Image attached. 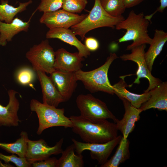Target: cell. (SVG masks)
I'll use <instances>...</instances> for the list:
<instances>
[{"label":"cell","mask_w":167,"mask_h":167,"mask_svg":"<svg viewBox=\"0 0 167 167\" xmlns=\"http://www.w3.org/2000/svg\"><path fill=\"white\" fill-rule=\"evenodd\" d=\"M64 0H41L37 9L43 13L53 12L62 7Z\"/></svg>","instance_id":"obj_28"},{"label":"cell","mask_w":167,"mask_h":167,"mask_svg":"<svg viewBox=\"0 0 167 167\" xmlns=\"http://www.w3.org/2000/svg\"><path fill=\"white\" fill-rule=\"evenodd\" d=\"M144 58L148 67L151 72L155 59L160 54L167 40V33L162 30L156 29L154 37Z\"/></svg>","instance_id":"obj_21"},{"label":"cell","mask_w":167,"mask_h":167,"mask_svg":"<svg viewBox=\"0 0 167 167\" xmlns=\"http://www.w3.org/2000/svg\"><path fill=\"white\" fill-rule=\"evenodd\" d=\"M76 102L80 115L84 117L93 120L111 119L115 123L118 119L104 102L91 94L79 95Z\"/></svg>","instance_id":"obj_6"},{"label":"cell","mask_w":167,"mask_h":167,"mask_svg":"<svg viewBox=\"0 0 167 167\" xmlns=\"http://www.w3.org/2000/svg\"><path fill=\"white\" fill-rule=\"evenodd\" d=\"M130 142L127 138L122 136L118 143L116 151L113 155L101 167H118L129 159Z\"/></svg>","instance_id":"obj_22"},{"label":"cell","mask_w":167,"mask_h":167,"mask_svg":"<svg viewBox=\"0 0 167 167\" xmlns=\"http://www.w3.org/2000/svg\"><path fill=\"white\" fill-rule=\"evenodd\" d=\"M88 15H79L63 9H59L54 11L43 13L39 21L41 24H45L49 29H68L81 22Z\"/></svg>","instance_id":"obj_11"},{"label":"cell","mask_w":167,"mask_h":167,"mask_svg":"<svg viewBox=\"0 0 167 167\" xmlns=\"http://www.w3.org/2000/svg\"><path fill=\"white\" fill-rule=\"evenodd\" d=\"M149 22L145 18L143 12L136 14L134 11H131L127 18L115 27L117 30H126L125 34L118 41L119 43L133 41L132 43L127 47L126 50H127L143 44H150L152 39L148 33Z\"/></svg>","instance_id":"obj_2"},{"label":"cell","mask_w":167,"mask_h":167,"mask_svg":"<svg viewBox=\"0 0 167 167\" xmlns=\"http://www.w3.org/2000/svg\"><path fill=\"white\" fill-rule=\"evenodd\" d=\"M160 5L156 9V10L151 14L145 16V18L148 19L150 22L153 16L157 12H163L167 6V0H160Z\"/></svg>","instance_id":"obj_33"},{"label":"cell","mask_w":167,"mask_h":167,"mask_svg":"<svg viewBox=\"0 0 167 167\" xmlns=\"http://www.w3.org/2000/svg\"><path fill=\"white\" fill-rule=\"evenodd\" d=\"M58 159L55 157H50L31 164L33 167H57Z\"/></svg>","instance_id":"obj_31"},{"label":"cell","mask_w":167,"mask_h":167,"mask_svg":"<svg viewBox=\"0 0 167 167\" xmlns=\"http://www.w3.org/2000/svg\"><path fill=\"white\" fill-rule=\"evenodd\" d=\"M83 57L78 52L71 53L61 48L55 52L54 67L55 70L67 72H75L83 66Z\"/></svg>","instance_id":"obj_13"},{"label":"cell","mask_w":167,"mask_h":167,"mask_svg":"<svg viewBox=\"0 0 167 167\" xmlns=\"http://www.w3.org/2000/svg\"><path fill=\"white\" fill-rule=\"evenodd\" d=\"M122 137L119 135L112 140L103 143H90L82 142L72 139L77 154L80 155L85 150L90 152L92 159L96 160L98 164L102 165L108 160L113 151L118 144Z\"/></svg>","instance_id":"obj_8"},{"label":"cell","mask_w":167,"mask_h":167,"mask_svg":"<svg viewBox=\"0 0 167 167\" xmlns=\"http://www.w3.org/2000/svg\"><path fill=\"white\" fill-rule=\"evenodd\" d=\"M35 12L27 22H24L17 17L14 18L9 24L0 21V45L5 46L7 42L11 41L13 37L19 32H27L31 19Z\"/></svg>","instance_id":"obj_18"},{"label":"cell","mask_w":167,"mask_h":167,"mask_svg":"<svg viewBox=\"0 0 167 167\" xmlns=\"http://www.w3.org/2000/svg\"><path fill=\"white\" fill-rule=\"evenodd\" d=\"M122 15L113 17L103 9L100 0H95L94 6L88 15L79 23L71 27V30L83 41L87 32L93 29L102 27L115 28L119 23L125 19Z\"/></svg>","instance_id":"obj_3"},{"label":"cell","mask_w":167,"mask_h":167,"mask_svg":"<svg viewBox=\"0 0 167 167\" xmlns=\"http://www.w3.org/2000/svg\"><path fill=\"white\" fill-rule=\"evenodd\" d=\"M144 0H123L126 8H130L136 6Z\"/></svg>","instance_id":"obj_34"},{"label":"cell","mask_w":167,"mask_h":167,"mask_svg":"<svg viewBox=\"0 0 167 167\" xmlns=\"http://www.w3.org/2000/svg\"><path fill=\"white\" fill-rule=\"evenodd\" d=\"M149 99L139 108L142 111L151 108L167 111V82H161L148 91Z\"/></svg>","instance_id":"obj_19"},{"label":"cell","mask_w":167,"mask_h":167,"mask_svg":"<svg viewBox=\"0 0 167 167\" xmlns=\"http://www.w3.org/2000/svg\"><path fill=\"white\" fill-rule=\"evenodd\" d=\"M36 71L42 91L43 103L57 107L60 103L65 101L63 97L45 72Z\"/></svg>","instance_id":"obj_16"},{"label":"cell","mask_w":167,"mask_h":167,"mask_svg":"<svg viewBox=\"0 0 167 167\" xmlns=\"http://www.w3.org/2000/svg\"><path fill=\"white\" fill-rule=\"evenodd\" d=\"M17 93L15 90H10L8 91V104L6 106L0 104V126H17L21 122L18 115L19 103L16 97Z\"/></svg>","instance_id":"obj_15"},{"label":"cell","mask_w":167,"mask_h":167,"mask_svg":"<svg viewBox=\"0 0 167 167\" xmlns=\"http://www.w3.org/2000/svg\"><path fill=\"white\" fill-rule=\"evenodd\" d=\"M146 44H143L132 49L131 53L123 54L120 56V58L124 61L130 60L136 62L138 66L136 72L137 77L134 83L139 84L140 79L145 78L149 81V86L144 92H148L151 89L157 86L162 82L159 79L155 78L151 74L149 70L144 58L145 49Z\"/></svg>","instance_id":"obj_9"},{"label":"cell","mask_w":167,"mask_h":167,"mask_svg":"<svg viewBox=\"0 0 167 167\" xmlns=\"http://www.w3.org/2000/svg\"><path fill=\"white\" fill-rule=\"evenodd\" d=\"M122 101L125 109V113L122 119H118L115 122L118 130L122 134V136L127 138L130 133L134 130L135 123L140 118V113L142 112L139 108H137L125 99L120 98Z\"/></svg>","instance_id":"obj_14"},{"label":"cell","mask_w":167,"mask_h":167,"mask_svg":"<svg viewBox=\"0 0 167 167\" xmlns=\"http://www.w3.org/2000/svg\"><path fill=\"white\" fill-rule=\"evenodd\" d=\"M69 118L72 122L73 132L79 135L84 142L103 143L118 136L115 123L107 119L93 120L80 115H72Z\"/></svg>","instance_id":"obj_1"},{"label":"cell","mask_w":167,"mask_h":167,"mask_svg":"<svg viewBox=\"0 0 167 167\" xmlns=\"http://www.w3.org/2000/svg\"><path fill=\"white\" fill-rule=\"evenodd\" d=\"M85 38L84 45L90 51H96L99 48V44L96 39L92 37Z\"/></svg>","instance_id":"obj_32"},{"label":"cell","mask_w":167,"mask_h":167,"mask_svg":"<svg viewBox=\"0 0 167 167\" xmlns=\"http://www.w3.org/2000/svg\"><path fill=\"white\" fill-rule=\"evenodd\" d=\"M87 0H64L62 8L68 12L81 13L85 8Z\"/></svg>","instance_id":"obj_27"},{"label":"cell","mask_w":167,"mask_h":167,"mask_svg":"<svg viewBox=\"0 0 167 167\" xmlns=\"http://www.w3.org/2000/svg\"><path fill=\"white\" fill-rule=\"evenodd\" d=\"M126 76V75L120 76L119 81L112 85L114 93L119 99H125L134 107L139 108L149 99L150 97V93L149 92H144L142 94H138L130 92L126 89V87H129V85L125 81Z\"/></svg>","instance_id":"obj_20"},{"label":"cell","mask_w":167,"mask_h":167,"mask_svg":"<svg viewBox=\"0 0 167 167\" xmlns=\"http://www.w3.org/2000/svg\"><path fill=\"white\" fill-rule=\"evenodd\" d=\"M0 159L4 161L6 163L12 162L17 167H32L31 165L25 157H18L14 154H12L11 155L7 156L0 153Z\"/></svg>","instance_id":"obj_30"},{"label":"cell","mask_w":167,"mask_h":167,"mask_svg":"<svg viewBox=\"0 0 167 167\" xmlns=\"http://www.w3.org/2000/svg\"><path fill=\"white\" fill-rule=\"evenodd\" d=\"M30 108L32 111L36 113L38 118L39 124L36 133L38 135L45 129L52 127H72V122L69 118L65 115L64 108H57L35 99L31 101Z\"/></svg>","instance_id":"obj_5"},{"label":"cell","mask_w":167,"mask_h":167,"mask_svg":"<svg viewBox=\"0 0 167 167\" xmlns=\"http://www.w3.org/2000/svg\"><path fill=\"white\" fill-rule=\"evenodd\" d=\"M49 77L64 101L69 100L77 86L75 72L55 70L50 74Z\"/></svg>","instance_id":"obj_12"},{"label":"cell","mask_w":167,"mask_h":167,"mask_svg":"<svg viewBox=\"0 0 167 167\" xmlns=\"http://www.w3.org/2000/svg\"><path fill=\"white\" fill-rule=\"evenodd\" d=\"M100 2L105 11L113 17L122 15L126 8L123 0H100Z\"/></svg>","instance_id":"obj_26"},{"label":"cell","mask_w":167,"mask_h":167,"mask_svg":"<svg viewBox=\"0 0 167 167\" xmlns=\"http://www.w3.org/2000/svg\"><path fill=\"white\" fill-rule=\"evenodd\" d=\"M64 139L62 138L53 146L48 145L44 140H37L29 139L27 141V147L25 158L31 165L32 163L45 160L52 155L62 153V146Z\"/></svg>","instance_id":"obj_10"},{"label":"cell","mask_w":167,"mask_h":167,"mask_svg":"<svg viewBox=\"0 0 167 167\" xmlns=\"http://www.w3.org/2000/svg\"><path fill=\"white\" fill-rule=\"evenodd\" d=\"M20 137L14 142L10 143L0 142V148L7 152L16 154L19 156L25 157L28 138L27 132L22 131L20 134Z\"/></svg>","instance_id":"obj_25"},{"label":"cell","mask_w":167,"mask_h":167,"mask_svg":"<svg viewBox=\"0 0 167 167\" xmlns=\"http://www.w3.org/2000/svg\"><path fill=\"white\" fill-rule=\"evenodd\" d=\"M32 2V0L24 2H20L17 7L8 4L7 0H2L0 4V21L11 23L18 13L26 10L27 7Z\"/></svg>","instance_id":"obj_24"},{"label":"cell","mask_w":167,"mask_h":167,"mask_svg":"<svg viewBox=\"0 0 167 167\" xmlns=\"http://www.w3.org/2000/svg\"><path fill=\"white\" fill-rule=\"evenodd\" d=\"M75 35L71 29L62 28L49 29L47 32V39L57 38L71 45L75 46L79 55L86 58L90 54V51L85 45L79 40Z\"/></svg>","instance_id":"obj_17"},{"label":"cell","mask_w":167,"mask_h":167,"mask_svg":"<svg viewBox=\"0 0 167 167\" xmlns=\"http://www.w3.org/2000/svg\"><path fill=\"white\" fill-rule=\"evenodd\" d=\"M26 57L36 71H41L50 74L55 70L54 67L55 52L47 40L34 45L27 52Z\"/></svg>","instance_id":"obj_7"},{"label":"cell","mask_w":167,"mask_h":167,"mask_svg":"<svg viewBox=\"0 0 167 167\" xmlns=\"http://www.w3.org/2000/svg\"><path fill=\"white\" fill-rule=\"evenodd\" d=\"M118 57L114 53H111L105 62L94 70L88 71L81 69L75 72L77 80L81 81L86 89L91 92H103L113 95V89L108 77L109 67L112 62Z\"/></svg>","instance_id":"obj_4"},{"label":"cell","mask_w":167,"mask_h":167,"mask_svg":"<svg viewBox=\"0 0 167 167\" xmlns=\"http://www.w3.org/2000/svg\"><path fill=\"white\" fill-rule=\"evenodd\" d=\"M35 78L34 71L30 68L25 67L19 70L16 75V79L19 83L23 85L31 84Z\"/></svg>","instance_id":"obj_29"},{"label":"cell","mask_w":167,"mask_h":167,"mask_svg":"<svg viewBox=\"0 0 167 167\" xmlns=\"http://www.w3.org/2000/svg\"><path fill=\"white\" fill-rule=\"evenodd\" d=\"M74 143L68 146L63 151L61 156L58 159L57 167H82L84 166L83 156L82 154L75 153Z\"/></svg>","instance_id":"obj_23"}]
</instances>
